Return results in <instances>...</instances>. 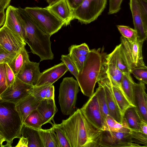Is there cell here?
Returning a JSON list of instances; mask_svg holds the SVG:
<instances>
[{
    "label": "cell",
    "mask_w": 147,
    "mask_h": 147,
    "mask_svg": "<svg viewBox=\"0 0 147 147\" xmlns=\"http://www.w3.org/2000/svg\"><path fill=\"white\" fill-rule=\"evenodd\" d=\"M11 0H0V12L5 10L9 5Z\"/></svg>",
    "instance_id": "7dc6e473"
},
{
    "label": "cell",
    "mask_w": 147,
    "mask_h": 147,
    "mask_svg": "<svg viewBox=\"0 0 147 147\" xmlns=\"http://www.w3.org/2000/svg\"><path fill=\"white\" fill-rule=\"evenodd\" d=\"M6 78L7 87L14 82L16 76L13 71L7 63H5Z\"/></svg>",
    "instance_id": "ee69618b"
},
{
    "label": "cell",
    "mask_w": 147,
    "mask_h": 147,
    "mask_svg": "<svg viewBox=\"0 0 147 147\" xmlns=\"http://www.w3.org/2000/svg\"><path fill=\"white\" fill-rule=\"evenodd\" d=\"M111 82L114 94L123 116L125 110L129 107L133 106L129 102L123 91Z\"/></svg>",
    "instance_id": "f546056e"
},
{
    "label": "cell",
    "mask_w": 147,
    "mask_h": 147,
    "mask_svg": "<svg viewBox=\"0 0 147 147\" xmlns=\"http://www.w3.org/2000/svg\"><path fill=\"white\" fill-rule=\"evenodd\" d=\"M117 26L122 36L129 41L134 42L137 39V33L134 29L125 26L117 25Z\"/></svg>",
    "instance_id": "836d02e7"
},
{
    "label": "cell",
    "mask_w": 147,
    "mask_h": 147,
    "mask_svg": "<svg viewBox=\"0 0 147 147\" xmlns=\"http://www.w3.org/2000/svg\"><path fill=\"white\" fill-rule=\"evenodd\" d=\"M123 0H109V8L108 13L113 14L119 12Z\"/></svg>",
    "instance_id": "7bdbcfd3"
},
{
    "label": "cell",
    "mask_w": 147,
    "mask_h": 147,
    "mask_svg": "<svg viewBox=\"0 0 147 147\" xmlns=\"http://www.w3.org/2000/svg\"><path fill=\"white\" fill-rule=\"evenodd\" d=\"M145 84L134 82L133 86L134 106L142 120L147 122V95Z\"/></svg>",
    "instance_id": "9a60e30c"
},
{
    "label": "cell",
    "mask_w": 147,
    "mask_h": 147,
    "mask_svg": "<svg viewBox=\"0 0 147 147\" xmlns=\"http://www.w3.org/2000/svg\"><path fill=\"white\" fill-rule=\"evenodd\" d=\"M5 14L4 25L20 36L24 41L25 29L18 8L9 5L6 10Z\"/></svg>",
    "instance_id": "4fadbf2b"
},
{
    "label": "cell",
    "mask_w": 147,
    "mask_h": 147,
    "mask_svg": "<svg viewBox=\"0 0 147 147\" xmlns=\"http://www.w3.org/2000/svg\"><path fill=\"white\" fill-rule=\"evenodd\" d=\"M41 117L42 125L49 123H55L54 117L58 111L54 98L41 100L36 109Z\"/></svg>",
    "instance_id": "ac0fdd59"
},
{
    "label": "cell",
    "mask_w": 147,
    "mask_h": 147,
    "mask_svg": "<svg viewBox=\"0 0 147 147\" xmlns=\"http://www.w3.org/2000/svg\"><path fill=\"white\" fill-rule=\"evenodd\" d=\"M19 139L20 140L16 147H28V141L26 138L21 136Z\"/></svg>",
    "instance_id": "bcb514c9"
},
{
    "label": "cell",
    "mask_w": 147,
    "mask_h": 147,
    "mask_svg": "<svg viewBox=\"0 0 147 147\" xmlns=\"http://www.w3.org/2000/svg\"><path fill=\"white\" fill-rule=\"evenodd\" d=\"M68 70L62 62L41 73L35 86L53 84Z\"/></svg>",
    "instance_id": "2e32d148"
},
{
    "label": "cell",
    "mask_w": 147,
    "mask_h": 147,
    "mask_svg": "<svg viewBox=\"0 0 147 147\" xmlns=\"http://www.w3.org/2000/svg\"><path fill=\"white\" fill-rule=\"evenodd\" d=\"M23 123L38 130L42 129L41 119L36 109L33 111L27 116Z\"/></svg>",
    "instance_id": "1f68e13d"
},
{
    "label": "cell",
    "mask_w": 147,
    "mask_h": 147,
    "mask_svg": "<svg viewBox=\"0 0 147 147\" xmlns=\"http://www.w3.org/2000/svg\"><path fill=\"white\" fill-rule=\"evenodd\" d=\"M6 14L5 11L0 12V28L4 25L5 20Z\"/></svg>",
    "instance_id": "681fc988"
},
{
    "label": "cell",
    "mask_w": 147,
    "mask_h": 147,
    "mask_svg": "<svg viewBox=\"0 0 147 147\" xmlns=\"http://www.w3.org/2000/svg\"><path fill=\"white\" fill-rule=\"evenodd\" d=\"M30 94L40 100L44 99L54 98V86L53 84L34 86L31 89Z\"/></svg>",
    "instance_id": "4316f807"
},
{
    "label": "cell",
    "mask_w": 147,
    "mask_h": 147,
    "mask_svg": "<svg viewBox=\"0 0 147 147\" xmlns=\"http://www.w3.org/2000/svg\"><path fill=\"white\" fill-rule=\"evenodd\" d=\"M130 133L133 142L143 144L146 147H147V135L140 131L131 130Z\"/></svg>",
    "instance_id": "8d00e7d4"
},
{
    "label": "cell",
    "mask_w": 147,
    "mask_h": 147,
    "mask_svg": "<svg viewBox=\"0 0 147 147\" xmlns=\"http://www.w3.org/2000/svg\"><path fill=\"white\" fill-rule=\"evenodd\" d=\"M120 41L122 55L130 71L136 67L146 66L142 54L143 41L137 38L134 42H131L122 36Z\"/></svg>",
    "instance_id": "52a82bcc"
},
{
    "label": "cell",
    "mask_w": 147,
    "mask_h": 147,
    "mask_svg": "<svg viewBox=\"0 0 147 147\" xmlns=\"http://www.w3.org/2000/svg\"><path fill=\"white\" fill-rule=\"evenodd\" d=\"M26 31L24 42L33 54L39 57L40 61L52 60L54 55L51 49V36L43 32L24 9L18 8Z\"/></svg>",
    "instance_id": "3957f363"
},
{
    "label": "cell",
    "mask_w": 147,
    "mask_h": 147,
    "mask_svg": "<svg viewBox=\"0 0 147 147\" xmlns=\"http://www.w3.org/2000/svg\"><path fill=\"white\" fill-rule=\"evenodd\" d=\"M5 141V140L0 136V147H5V145L3 144Z\"/></svg>",
    "instance_id": "816d5d0a"
},
{
    "label": "cell",
    "mask_w": 147,
    "mask_h": 147,
    "mask_svg": "<svg viewBox=\"0 0 147 147\" xmlns=\"http://www.w3.org/2000/svg\"><path fill=\"white\" fill-rule=\"evenodd\" d=\"M33 86L22 82L16 76L13 83L0 95V98L16 104L30 94Z\"/></svg>",
    "instance_id": "8fae6325"
},
{
    "label": "cell",
    "mask_w": 147,
    "mask_h": 147,
    "mask_svg": "<svg viewBox=\"0 0 147 147\" xmlns=\"http://www.w3.org/2000/svg\"><path fill=\"white\" fill-rule=\"evenodd\" d=\"M87 120L96 128L104 130V124L96 92L80 109Z\"/></svg>",
    "instance_id": "30bf717a"
},
{
    "label": "cell",
    "mask_w": 147,
    "mask_h": 147,
    "mask_svg": "<svg viewBox=\"0 0 147 147\" xmlns=\"http://www.w3.org/2000/svg\"><path fill=\"white\" fill-rule=\"evenodd\" d=\"M69 6L73 11L78 8L84 0H66Z\"/></svg>",
    "instance_id": "f6af8a7d"
},
{
    "label": "cell",
    "mask_w": 147,
    "mask_h": 147,
    "mask_svg": "<svg viewBox=\"0 0 147 147\" xmlns=\"http://www.w3.org/2000/svg\"><path fill=\"white\" fill-rule=\"evenodd\" d=\"M24 9L41 29L50 36L64 26V23L46 7H26Z\"/></svg>",
    "instance_id": "5b68a950"
},
{
    "label": "cell",
    "mask_w": 147,
    "mask_h": 147,
    "mask_svg": "<svg viewBox=\"0 0 147 147\" xmlns=\"http://www.w3.org/2000/svg\"><path fill=\"white\" fill-rule=\"evenodd\" d=\"M59 0H47L49 6L51 5Z\"/></svg>",
    "instance_id": "f907efd6"
},
{
    "label": "cell",
    "mask_w": 147,
    "mask_h": 147,
    "mask_svg": "<svg viewBox=\"0 0 147 147\" xmlns=\"http://www.w3.org/2000/svg\"><path fill=\"white\" fill-rule=\"evenodd\" d=\"M99 81L104 89L109 115L117 121L122 124L123 116L115 98L111 83L107 73Z\"/></svg>",
    "instance_id": "5bb4252c"
},
{
    "label": "cell",
    "mask_w": 147,
    "mask_h": 147,
    "mask_svg": "<svg viewBox=\"0 0 147 147\" xmlns=\"http://www.w3.org/2000/svg\"><path fill=\"white\" fill-rule=\"evenodd\" d=\"M38 130L44 147H59L56 134L52 127Z\"/></svg>",
    "instance_id": "83f0119b"
},
{
    "label": "cell",
    "mask_w": 147,
    "mask_h": 147,
    "mask_svg": "<svg viewBox=\"0 0 147 147\" xmlns=\"http://www.w3.org/2000/svg\"><path fill=\"white\" fill-rule=\"evenodd\" d=\"M52 125L56 134L59 147H71L64 132L59 124L53 123Z\"/></svg>",
    "instance_id": "d6a6232c"
},
{
    "label": "cell",
    "mask_w": 147,
    "mask_h": 147,
    "mask_svg": "<svg viewBox=\"0 0 147 147\" xmlns=\"http://www.w3.org/2000/svg\"><path fill=\"white\" fill-rule=\"evenodd\" d=\"M21 136L26 138L28 147H44L38 130L23 123L21 130Z\"/></svg>",
    "instance_id": "7402d4cb"
},
{
    "label": "cell",
    "mask_w": 147,
    "mask_h": 147,
    "mask_svg": "<svg viewBox=\"0 0 147 147\" xmlns=\"http://www.w3.org/2000/svg\"><path fill=\"white\" fill-rule=\"evenodd\" d=\"M77 80L72 77L64 78L59 89V103L65 115H70L75 111L77 96L79 90Z\"/></svg>",
    "instance_id": "8992f818"
},
{
    "label": "cell",
    "mask_w": 147,
    "mask_h": 147,
    "mask_svg": "<svg viewBox=\"0 0 147 147\" xmlns=\"http://www.w3.org/2000/svg\"><path fill=\"white\" fill-rule=\"evenodd\" d=\"M88 55H77L70 53H69L68 54L74 63L78 73L82 69L87 59Z\"/></svg>",
    "instance_id": "74e56055"
},
{
    "label": "cell",
    "mask_w": 147,
    "mask_h": 147,
    "mask_svg": "<svg viewBox=\"0 0 147 147\" xmlns=\"http://www.w3.org/2000/svg\"><path fill=\"white\" fill-rule=\"evenodd\" d=\"M106 55L100 48L90 50L83 68L76 79L84 95L90 97L94 93L96 82L106 74Z\"/></svg>",
    "instance_id": "7a4b0ae2"
},
{
    "label": "cell",
    "mask_w": 147,
    "mask_h": 147,
    "mask_svg": "<svg viewBox=\"0 0 147 147\" xmlns=\"http://www.w3.org/2000/svg\"><path fill=\"white\" fill-rule=\"evenodd\" d=\"M123 117L125 120L130 130L140 131L142 119L135 106H131L127 109L124 112Z\"/></svg>",
    "instance_id": "cb8c5ba5"
},
{
    "label": "cell",
    "mask_w": 147,
    "mask_h": 147,
    "mask_svg": "<svg viewBox=\"0 0 147 147\" xmlns=\"http://www.w3.org/2000/svg\"><path fill=\"white\" fill-rule=\"evenodd\" d=\"M140 131L147 135V122L142 120L140 125Z\"/></svg>",
    "instance_id": "c3c4849f"
},
{
    "label": "cell",
    "mask_w": 147,
    "mask_h": 147,
    "mask_svg": "<svg viewBox=\"0 0 147 147\" xmlns=\"http://www.w3.org/2000/svg\"><path fill=\"white\" fill-rule=\"evenodd\" d=\"M129 5L131 11L134 29L138 40L143 42L147 37V28L144 26L141 17L137 0H130Z\"/></svg>",
    "instance_id": "ffe728a7"
},
{
    "label": "cell",
    "mask_w": 147,
    "mask_h": 147,
    "mask_svg": "<svg viewBox=\"0 0 147 147\" xmlns=\"http://www.w3.org/2000/svg\"><path fill=\"white\" fill-rule=\"evenodd\" d=\"M130 74L140 82L147 84V67L146 66L133 68L131 70Z\"/></svg>",
    "instance_id": "e575fe53"
},
{
    "label": "cell",
    "mask_w": 147,
    "mask_h": 147,
    "mask_svg": "<svg viewBox=\"0 0 147 147\" xmlns=\"http://www.w3.org/2000/svg\"><path fill=\"white\" fill-rule=\"evenodd\" d=\"M69 53L77 55H86L89 53L90 50L85 43L79 45H72L68 49Z\"/></svg>",
    "instance_id": "d590c367"
},
{
    "label": "cell",
    "mask_w": 147,
    "mask_h": 147,
    "mask_svg": "<svg viewBox=\"0 0 147 147\" xmlns=\"http://www.w3.org/2000/svg\"><path fill=\"white\" fill-rule=\"evenodd\" d=\"M5 63L0 64V95L7 87L6 78Z\"/></svg>",
    "instance_id": "ab89813d"
},
{
    "label": "cell",
    "mask_w": 147,
    "mask_h": 147,
    "mask_svg": "<svg viewBox=\"0 0 147 147\" xmlns=\"http://www.w3.org/2000/svg\"><path fill=\"white\" fill-rule=\"evenodd\" d=\"M39 65V63L29 61L24 63L16 77L22 82L34 86L41 73Z\"/></svg>",
    "instance_id": "e0dca14e"
},
{
    "label": "cell",
    "mask_w": 147,
    "mask_h": 147,
    "mask_svg": "<svg viewBox=\"0 0 147 147\" xmlns=\"http://www.w3.org/2000/svg\"><path fill=\"white\" fill-rule=\"evenodd\" d=\"M26 43L19 36L3 25L0 28V45L9 52L18 53Z\"/></svg>",
    "instance_id": "7c38bea8"
},
{
    "label": "cell",
    "mask_w": 147,
    "mask_h": 147,
    "mask_svg": "<svg viewBox=\"0 0 147 147\" xmlns=\"http://www.w3.org/2000/svg\"><path fill=\"white\" fill-rule=\"evenodd\" d=\"M120 46V44L117 45L111 53L106 55L107 63H113L123 73H130V70L122 55Z\"/></svg>",
    "instance_id": "603a6c76"
},
{
    "label": "cell",
    "mask_w": 147,
    "mask_h": 147,
    "mask_svg": "<svg viewBox=\"0 0 147 147\" xmlns=\"http://www.w3.org/2000/svg\"><path fill=\"white\" fill-rule=\"evenodd\" d=\"M130 73H124L121 87L122 91L131 104L134 106V101L133 86L134 82Z\"/></svg>",
    "instance_id": "f1b7e54d"
},
{
    "label": "cell",
    "mask_w": 147,
    "mask_h": 147,
    "mask_svg": "<svg viewBox=\"0 0 147 147\" xmlns=\"http://www.w3.org/2000/svg\"><path fill=\"white\" fill-rule=\"evenodd\" d=\"M107 63V72L111 82L122 90L121 83L124 73L113 63Z\"/></svg>",
    "instance_id": "4dcf8cb0"
},
{
    "label": "cell",
    "mask_w": 147,
    "mask_h": 147,
    "mask_svg": "<svg viewBox=\"0 0 147 147\" xmlns=\"http://www.w3.org/2000/svg\"><path fill=\"white\" fill-rule=\"evenodd\" d=\"M143 22L147 28V0H137Z\"/></svg>",
    "instance_id": "60d3db41"
},
{
    "label": "cell",
    "mask_w": 147,
    "mask_h": 147,
    "mask_svg": "<svg viewBox=\"0 0 147 147\" xmlns=\"http://www.w3.org/2000/svg\"><path fill=\"white\" fill-rule=\"evenodd\" d=\"M29 61V55L25 46H24L17 53L13 59L7 63L16 76L24 63Z\"/></svg>",
    "instance_id": "484cf974"
},
{
    "label": "cell",
    "mask_w": 147,
    "mask_h": 147,
    "mask_svg": "<svg viewBox=\"0 0 147 147\" xmlns=\"http://www.w3.org/2000/svg\"><path fill=\"white\" fill-rule=\"evenodd\" d=\"M64 23V26L70 24L74 19V11L66 0H59L46 7Z\"/></svg>",
    "instance_id": "d6986e66"
},
{
    "label": "cell",
    "mask_w": 147,
    "mask_h": 147,
    "mask_svg": "<svg viewBox=\"0 0 147 147\" xmlns=\"http://www.w3.org/2000/svg\"><path fill=\"white\" fill-rule=\"evenodd\" d=\"M23 123L15 104L0 98V136L6 142L5 147H11L13 140L20 138Z\"/></svg>",
    "instance_id": "277c9868"
},
{
    "label": "cell",
    "mask_w": 147,
    "mask_h": 147,
    "mask_svg": "<svg viewBox=\"0 0 147 147\" xmlns=\"http://www.w3.org/2000/svg\"><path fill=\"white\" fill-rule=\"evenodd\" d=\"M143 147L133 142L130 131H101L99 147Z\"/></svg>",
    "instance_id": "9c48e42d"
},
{
    "label": "cell",
    "mask_w": 147,
    "mask_h": 147,
    "mask_svg": "<svg viewBox=\"0 0 147 147\" xmlns=\"http://www.w3.org/2000/svg\"><path fill=\"white\" fill-rule=\"evenodd\" d=\"M17 53L8 52L0 45V64L8 63L15 57Z\"/></svg>",
    "instance_id": "b9f144b4"
},
{
    "label": "cell",
    "mask_w": 147,
    "mask_h": 147,
    "mask_svg": "<svg viewBox=\"0 0 147 147\" xmlns=\"http://www.w3.org/2000/svg\"><path fill=\"white\" fill-rule=\"evenodd\" d=\"M98 87L95 91L97 96L100 110L104 124V130H107L106 118L109 115L108 105L106 99L104 88L100 81L98 82ZM103 130V131H104Z\"/></svg>",
    "instance_id": "d4e9b609"
},
{
    "label": "cell",
    "mask_w": 147,
    "mask_h": 147,
    "mask_svg": "<svg viewBox=\"0 0 147 147\" xmlns=\"http://www.w3.org/2000/svg\"><path fill=\"white\" fill-rule=\"evenodd\" d=\"M107 0H84L74 11V19L82 24H89L97 19L105 8Z\"/></svg>",
    "instance_id": "ba28073f"
},
{
    "label": "cell",
    "mask_w": 147,
    "mask_h": 147,
    "mask_svg": "<svg viewBox=\"0 0 147 147\" xmlns=\"http://www.w3.org/2000/svg\"><path fill=\"white\" fill-rule=\"evenodd\" d=\"M70 115L59 124L71 147H99L101 131L87 120L80 109Z\"/></svg>",
    "instance_id": "6da1fadb"
},
{
    "label": "cell",
    "mask_w": 147,
    "mask_h": 147,
    "mask_svg": "<svg viewBox=\"0 0 147 147\" xmlns=\"http://www.w3.org/2000/svg\"><path fill=\"white\" fill-rule=\"evenodd\" d=\"M61 60L65 65L70 72L76 79L78 72L74 63L69 56L67 55H62Z\"/></svg>",
    "instance_id": "f35d334b"
},
{
    "label": "cell",
    "mask_w": 147,
    "mask_h": 147,
    "mask_svg": "<svg viewBox=\"0 0 147 147\" xmlns=\"http://www.w3.org/2000/svg\"><path fill=\"white\" fill-rule=\"evenodd\" d=\"M41 100L30 94L15 104L16 109L20 115L23 123L27 116L37 109Z\"/></svg>",
    "instance_id": "44dd1931"
}]
</instances>
